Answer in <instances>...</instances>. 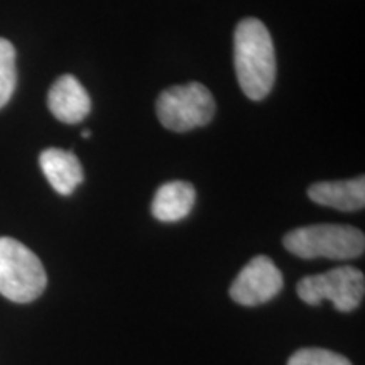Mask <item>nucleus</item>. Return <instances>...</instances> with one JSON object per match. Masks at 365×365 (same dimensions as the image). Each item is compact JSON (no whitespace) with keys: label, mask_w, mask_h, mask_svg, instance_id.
I'll list each match as a JSON object with an SVG mask.
<instances>
[{"label":"nucleus","mask_w":365,"mask_h":365,"mask_svg":"<svg viewBox=\"0 0 365 365\" xmlns=\"http://www.w3.org/2000/svg\"><path fill=\"white\" fill-rule=\"evenodd\" d=\"M234 61L245 97L254 102L266 98L276 81V53L271 33L262 21L247 17L235 27Z\"/></svg>","instance_id":"obj_1"},{"label":"nucleus","mask_w":365,"mask_h":365,"mask_svg":"<svg viewBox=\"0 0 365 365\" xmlns=\"http://www.w3.org/2000/svg\"><path fill=\"white\" fill-rule=\"evenodd\" d=\"M284 247L301 259H333L346 261L364 254V232L352 225L322 223L291 230L284 237Z\"/></svg>","instance_id":"obj_2"},{"label":"nucleus","mask_w":365,"mask_h":365,"mask_svg":"<svg viewBox=\"0 0 365 365\" xmlns=\"http://www.w3.org/2000/svg\"><path fill=\"white\" fill-rule=\"evenodd\" d=\"M48 284L43 262L33 250L11 237H0V294L14 303H31Z\"/></svg>","instance_id":"obj_3"},{"label":"nucleus","mask_w":365,"mask_h":365,"mask_svg":"<svg viewBox=\"0 0 365 365\" xmlns=\"http://www.w3.org/2000/svg\"><path fill=\"white\" fill-rule=\"evenodd\" d=\"M159 122L173 132H188L205 127L215 115V98L202 83L166 88L156 102Z\"/></svg>","instance_id":"obj_4"},{"label":"nucleus","mask_w":365,"mask_h":365,"mask_svg":"<svg viewBox=\"0 0 365 365\" xmlns=\"http://www.w3.org/2000/svg\"><path fill=\"white\" fill-rule=\"evenodd\" d=\"M298 296L312 307H319L328 299L339 312H352L359 308L365 294L364 272L352 266L335 267L331 271L303 277L298 282Z\"/></svg>","instance_id":"obj_5"},{"label":"nucleus","mask_w":365,"mask_h":365,"mask_svg":"<svg viewBox=\"0 0 365 365\" xmlns=\"http://www.w3.org/2000/svg\"><path fill=\"white\" fill-rule=\"evenodd\" d=\"M282 289V274L267 255H257L242 269L230 287V298L242 307H259Z\"/></svg>","instance_id":"obj_6"},{"label":"nucleus","mask_w":365,"mask_h":365,"mask_svg":"<svg viewBox=\"0 0 365 365\" xmlns=\"http://www.w3.org/2000/svg\"><path fill=\"white\" fill-rule=\"evenodd\" d=\"M48 107L59 122L78 124L88 117L91 100L76 76L63 75L49 88Z\"/></svg>","instance_id":"obj_7"},{"label":"nucleus","mask_w":365,"mask_h":365,"mask_svg":"<svg viewBox=\"0 0 365 365\" xmlns=\"http://www.w3.org/2000/svg\"><path fill=\"white\" fill-rule=\"evenodd\" d=\"M39 166L56 193L71 195L85 180L83 166L71 150L49 148L41 153Z\"/></svg>","instance_id":"obj_8"},{"label":"nucleus","mask_w":365,"mask_h":365,"mask_svg":"<svg viewBox=\"0 0 365 365\" xmlns=\"http://www.w3.org/2000/svg\"><path fill=\"white\" fill-rule=\"evenodd\" d=\"M309 200L340 212H357L365 207V178L346 181L314 182L308 190Z\"/></svg>","instance_id":"obj_9"},{"label":"nucleus","mask_w":365,"mask_h":365,"mask_svg":"<svg viewBox=\"0 0 365 365\" xmlns=\"http://www.w3.org/2000/svg\"><path fill=\"white\" fill-rule=\"evenodd\" d=\"M196 202V191L188 181L164 182L153 200V215L159 222H180L191 213Z\"/></svg>","instance_id":"obj_10"},{"label":"nucleus","mask_w":365,"mask_h":365,"mask_svg":"<svg viewBox=\"0 0 365 365\" xmlns=\"http://www.w3.org/2000/svg\"><path fill=\"white\" fill-rule=\"evenodd\" d=\"M17 85L16 48L11 41L0 38V108L12 98Z\"/></svg>","instance_id":"obj_11"},{"label":"nucleus","mask_w":365,"mask_h":365,"mask_svg":"<svg viewBox=\"0 0 365 365\" xmlns=\"http://www.w3.org/2000/svg\"><path fill=\"white\" fill-rule=\"evenodd\" d=\"M287 365H352L344 355L325 349H301L289 359Z\"/></svg>","instance_id":"obj_12"},{"label":"nucleus","mask_w":365,"mask_h":365,"mask_svg":"<svg viewBox=\"0 0 365 365\" xmlns=\"http://www.w3.org/2000/svg\"><path fill=\"white\" fill-rule=\"evenodd\" d=\"M81 137H83V139H90L91 132L90 130H83V132H81Z\"/></svg>","instance_id":"obj_13"}]
</instances>
